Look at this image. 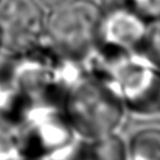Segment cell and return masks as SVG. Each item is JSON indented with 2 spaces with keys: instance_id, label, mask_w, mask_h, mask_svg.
<instances>
[{
  "instance_id": "cell-12",
  "label": "cell",
  "mask_w": 160,
  "mask_h": 160,
  "mask_svg": "<svg viewBox=\"0 0 160 160\" xmlns=\"http://www.w3.org/2000/svg\"><path fill=\"white\" fill-rule=\"evenodd\" d=\"M131 7L145 19L160 18V0H128Z\"/></svg>"
},
{
  "instance_id": "cell-8",
  "label": "cell",
  "mask_w": 160,
  "mask_h": 160,
  "mask_svg": "<svg viewBox=\"0 0 160 160\" xmlns=\"http://www.w3.org/2000/svg\"><path fill=\"white\" fill-rule=\"evenodd\" d=\"M126 144L127 160H160V128H141Z\"/></svg>"
},
{
  "instance_id": "cell-1",
  "label": "cell",
  "mask_w": 160,
  "mask_h": 160,
  "mask_svg": "<svg viewBox=\"0 0 160 160\" xmlns=\"http://www.w3.org/2000/svg\"><path fill=\"white\" fill-rule=\"evenodd\" d=\"M94 51L85 68L118 90L126 110L139 115L160 113V68L137 50Z\"/></svg>"
},
{
  "instance_id": "cell-7",
  "label": "cell",
  "mask_w": 160,
  "mask_h": 160,
  "mask_svg": "<svg viewBox=\"0 0 160 160\" xmlns=\"http://www.w3.org/2000/svg\"><path fill=\"white\" fill-rule=\"evenodd\" d=\"M79 155L82 160H127V144L118 132L81 140Z\"/></svg>"
},
{
  "instance_id": "cell-15",
  "label": "cell",
  "mask_w": 160,
  "mask_h": 160,
  "mask_svg": "<svg viewBox=\"0 0 160 160\" xmlns=\"http://www.w3.org/2000/svg\"><path fill=\"white\" fill-rule=\"evenodd\" d=\"M20 160H41V159H30V158H21Z\"/></svg>"
},
{
  "instance_id": "cell-9",
  "label": "cell",
  "mask_w": 160,
  "mask_h": 160,
  "mask_svg": "<svg viewBox=\"0 0 160 160\" xmlns=\"http://www.w3.org/2000/svg\"><path fill=\"white\" fill-rule=\"evenodd\" d=\"M27 102L12 85L4 68L0 70V124L13 127Z\"/></svg>"
},
{
  "instance_id": "cell-14",
  "label": "cell",
  "mask_w": 160,
  "mask_h": 160,
  "mask_svg": "<svg viewBox=\"0 0 160 160\" xmlns=\"http://www.w3.org/2000/svg\"><path fill=\"white\" fill-rule=\"evenodd\" d=\"M80 142H81V141H80ZM79 147H80V146H79ZM72 160H82L81 158H80V155H79V150H78V152H77V154L74 155V158H73Z\"/></svg>"
},
{
  "instance_id": "cell-11",
  "label": "cell",
  "mask_w": 160,
  "mask_h": 160,
  "mask_svg": "<svg viewBox=\"0 0 160 160\" xmlns=\"http://www.w3.org/2000/svg\"><path fill=\"white\" fill-rule=\"evenodd\" d=\"M145 53L160 68V18L153 20L152 25L147 27L144 44Z\"/></svg>"
},
{
  "instance_id": "cell-4",
  "label": "cell",
  "mask_w": 160,
  "mask_h": 160,
  "mask_svg": "<svg viewBox=\"0 0 160 160\" xmlns=\"http://www.w3.org/2000/svg\"><path fill=\"white\" fill-rule=\"evenodd\" d=\"M101 14L90 0H68L53 7L45 20L50 50L60 58L85 64L99 44Z\"/></svg>"
},
{
  "instance_id": "cell-13",
  "label": "cell",
  "mask_w": 160,
  "mask_h": 160,
  "mask_svg": "<svg viewBox=\"0 0 160 160\" xmlns=\"http://www.w3.org/2000/svg\"><path fill=\"white\" fill-rule=\"evenodd\" d=\"M41 4H44L45 6H48V7H55V6H59L61 4H64L68 0H39Z\"/></svg>"
},
{
  "instance_id": "cell-10",
  "label": "cell",
  "mask_w": 160,
  "mask_h": 160,
  "mask_svg": "<svg viewBox=\"0 0 160 160\" xmlns=\"http://www.w3.org/2000/svg\"><path fill=\"white\" fill-rule=\"evenodd\" d=\"M22 158L14 127L0 124V160H20Z\"/></svg>"
},
{
  "instance_id": "cell-2",
  "label": "cell",
  "mask_w": 160,
  "mask_h": 160,
  "mask_svg": "<svg viewBox=\"0 0 160 160\" xmlns=\"http://www.w3.org/2000/svg\"><path fill=\"white\" fill-rule=\"evenodd\" d=\"M61 108L80 140L118 132L127 112L114 86L86 68L66 88Z\"/></svg>"
},
{
  "instance_id": "cell-5",
  "label": "cell",
  "mask_w": 160,
  "mask_h": 160,
  "mask_svg": "<svg viewBox=\"0 0 160 160\" xmlns=\"http://www.w3.org/2000/svg\"><path fill=\"white\" fill-rule=\"evenodd\" d=\"M45 20L35 0H0V48L13 55L40 48Z\"/></svg>"
},
{
  "instance_id": "cell-6",
  "label": "cell",
  "mask_w": 160,
  "mask_h": 160,
  "mask_svg": "<svg viewBox=\"0 0 160 160\" xmlns=\"http://www.w3.org/2000/svg\"><path fill=\"white\" fill-rule=\"evenodd\" d=\"M147 27L145 18L132 7H117L101 14L99 42L106 48L137 50L144 44Z\"/></svg>"
},
{
  "instance_id": "cell-3",
  "label": "cell",
  "mask_w": 160,
  "mask_h": 160,
  "mask_svg": "<svg viewBox=\"0 0 160 160\" xmlns=\"http://www.w3.org/2000/svg\"><path fill=\"white\" fill-rule=\"evenodd\" d=\"M13 127L22 158L72 160L79 150L81 140L57 102L28 101Z\"/></svg>"
}]
</instances>
